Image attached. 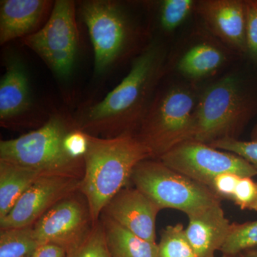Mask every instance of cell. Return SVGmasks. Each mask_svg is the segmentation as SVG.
<instances>
[{
    "mask_svg": "<svg viewBox=\"0 0 257 257\" xmlns=\"http://www.w3.org/2000/svg\"><path fill=\"white\" fill-rule=\"evenodd\" d=\"M166 52L157 42L150 44L135 58L130 72L99 102L84 111L78 128L106 138L134 133L140 126L165 70Z\"/></svg>",
    "mask_w": 257,
    "mask_h": 257,
    "instance_id": "cell-1",
    "label": "cell"
},
{
    "mask_svg": "<svg viewBox=\"0 0 257 257\" xmlns=\"http://www.w3.org/2000/svg\"><path fill=\"white\" fill-rule=\"evenodd\" d=\"M88 138L79 191L94 224L108 203L131 181L135 167L142 161L152 159V155L134 133L109 138L88 134Z\"/></svg>",
    "mask_w": 257,
    "mask_h": 257,
    "instance_id": "cell-2",
    "label": "cell"
},
{
    "mask_svg": "<svg viewBox=\"0 0 257 257\" xmlns=\"http://www.w3.org/2000/svg\"><path fill=\"white\" fill-rule=\"evenodd\" d=\"M198 98L192 86L177 84L154 97L137 137L152 159H160L179 144L192 140Z\"/></svg>",
    "mask_w": 257,
    "mask_h": 257,
    "instance_id": "cell-3",
    "label": "cell"
},
{
    "mask_svg": "<svg viewBox=\"0 0 257 257\" xmlns=\"http://www.w3.org/2000/svg\"><path fill=\"white\" fill-rule=\"evenodd\" d=\"M74 126L60 115H53L41 127L18 138L0 143V160L40 171L45 175L78 177L84 160H76L64 147Z\"/></svg>",
    "mask_w": 257,
    "mask_h": 257,
    "instance_id": "cell-4",
    "label": "cell"
},
{
    "mask_svg": "<svg viewBox=\"0 0 257 257\" xmlns=\"http://www.w3.org/2000/svg\"><path fill=\"white\" fill-rule=\"evenodd\" d=\"M253 109V101L241 80L232 74L225 76L199 96L192 140L210 145L223 139H237Z\"/></svg>",
    "mask_w": 257,
    "mask_h": 257,
    "instance_id": "cell-5",
    "label": "cell"
},
{
    "mask_svg": "<svg viewBox=\"0 0 257 257\" xmlns=\"http://www.w3.org/2000/svg\"><path fill=\"white\" fill-rule=\"evenodd\" d=\"M131 181L162 210L176 209L189 216L221 204V199L209 187L156 159L140 162L133 171Z\"/></svg>",
    "mask_w": 257,
    "mask_h": 257,
    "instance_id": "cell-6",
    "label": "cell"
},
{
    "mask_svg": "<svg viewBox=\"0 0 257 257\" xmlns=\"http://www.w3.org/2000/svg\"><path fill=\"white\" fill-rule=\"evenodd\" d=\"M79 13L92 42L94 71L100 75L128 52L135 40V30L124 10L114 2H84Z\"/></svg>",
    "mask_w": 257,
    "mask_h": 257,
    "instance_id": "cell-7",
    "label": "cell"
},
{
    "mask_svg": "<svg viewBox=\"0 0 257 257\" xmlns=\"http://www.w3.org/2000/svg\"><path fill=\"white\" fill-rule=\"evenodd\" d=\"M23 42L57 77L69 78L75 66L79 45L74 2L56 1L43 28L24 37Z\"/></svg>",
    "mask_w": 257,
    "mask_h": 257,
    "instance_id": "cell-8",
    "label": "cell"
},
{
    "mask_svg": "<svg viewBox=\"0 0 257 257\" xmlns=\"http://www.w3.org/2000/svg\"><path fill=\"white\" fill-rule=\"evenodd\" d=\"M158 160L209 189L213 179L221 174L257 176L256 169L239 155L193 140L179 144Z\"/></svg>",
    "mask_w": 257,
    "mask_h": 257,
    "instance_id": "cell-9",
    "label": "cell"
},
{
    "mask_svg": "<svg viewBox=\"0 0 257 257\" xmlns=\"http://www.w3.org/2000/svg\"><path fill=\"white\" fill-rule=\"evenodd\" d=\"M87 202L75 193L57 203L33 225L40 245L52 243L69 252L87 236L92 226Z\"/></svg>",
    "mask_w": 257,
    "mask_h": 257,
    "instance_id": "cell-10",
    "label": "cell"
},
{
    "mask_svg": "<svg viewBox=\"0 0 257 257\" xmlns=\"http://www.w3.org/2000/svg\"><path fill=\"white\" fill-rule=\"evenodd\" d=\"M81 181L71 176H42L24 193L9 214L0 219V229L33 226L57 203L79 190Z\"/></svg>",
    "mask_w": 257,
    "mask_h": 257,
    "instance_id": "cell-11",
    "label": "cell"
},
{
    "mask_svg": "<svg viewBox=\"0 0 257 257\" xmlns=\"http://www.w3.org/2000/svg\"><path fill=\"white\" fill-rule=\"evenodd\" d=\"M161 210L138 188L126 187L111 199L101 214L137 236L156 242L157 216Z\"/></svg>",
    "mask_w": 257,
    "mask_h": 257,
    "instance_id": "cell-12",
    "label": "cell"
},
{
    "mask_svg": "<svg viewBox=\"0 0 257 257\" xmlns=\"http://www.w3.org/2000/svg\"><path fill=\"white\" fill-rule=\"evenodd\" d=\"M195 10L211 32L231 50L247 52L246 4L240 0H202Z\"/></svg>",
    "mask_w": 257,
    "mask_h": 257,
    "instance_id": "cell-13",
    "label": "cell"
},
{
    "mask_svg": "<svg viewBox=\"0 0 257 257\" xmlns=\"http://www.w3.org/2000/svg\"><path fill=\"white\" fill-rule=\"evenodd\" d=\"M186 235L198 257H215L227 239L229 221L221 204L188 216Z\"/></svg>",
    "mask_w": 257,
    "mask_h": 257,
    "instance_id": "cell-14",
    "label": "cell"
},
{
    "mask_svg": "<svg viewBox=\"0 0 257 257\" xmlns=\"http://www.w3.org/2000/svg\"><path fill=\"white\" fill-rule=\"evenodd\" d=\"M52 3L46 0H2L0 43L24 38L34 33Z\"/></svg>",
    "mask_w": 257,
    "mask_h": 257,
    "instance_id": "cell-15",
    "label": "cell"
},
{
    "mask_svg": "<svg viewBox=\"0 0 257 257\" xmlns=\"http://www.w3.org/2000/svg\"><path fill=\"white\" fill-rule=\"evenodd\" d=\"M32 100L28 74L17 58L8 60L0 82V120L9 124L32 110Z\"/></svg>",
    "mask_w": 257,
    "mask_h": 257,
    "instance_id": "cell-16",
    "label": "cell"
},
{
    "mask_svg": "<svg viewBox=\"0 0 257 257\" xmlns=\"http://www.w3.org/2000/svg\"><path fill=\"white\" fill-rule=\"evenodd\" d=\"M226 53L211 42L193 45L180 57L177 63L179 73L190 80H199L216 73L226 62Z\"/></svg>",
    "mask_w": 257,
    "mask_h": 257,
    "instance_id": "cell-17",
    "label": "cell"
},
{
    "mask_svg": "<svg viewBox=\"0 0 257 257\" xmlns=\"http://www.w3.org/2000/svg\"><path fill=\"white\" fill-rule=\"evenodd\" d=\"M106 245L112 257H158V243L133 234L116 221L101 214Z\"/></svg>",
    "mask_w": 257,
    "mask_h": 257,
    "instance_id": "cell-18",
    "label": "cell"
},
{
    "mask_svg": "<svg viewBox=\"0 0 257 257\" xmlns=\"http://www.w3.org/2000/svg\"><path fill=\"white\" fill-rule=\"evenodd\" d=\"M40 171L0 160V219L9 214L24 193L41 177Z\"/></svg>",
    "mask_w": 257,
    "mask_h": 257,
    "instance_id": "cell-19",
    "label": "cell"
},
{
    "mask_svg": "<svg viewBox=\"0 0 257 257\" xmlns=\"http://www.w3.org/2000/svg\"><path fill=\"white\" fill-rule=\"evenodd\" d=\"M40 246L33 226L0 231V257H31Z\"/></svg>",
    "mask_w": 257,
    "mask_h": 257,
    "instance_id": "cell-20",
    "label": "cell"
},
{
    "mask_svg": "<svg viewBox=\"0 0 257 257\" xmlns=\"http://www.w3.org/2000/svg\"><path fill=\"white\" fill-rule=\"evenodd\" d=\"M158 249V257H198L182 224L169 225L162 230Z\"/></svg>",
    "mask_w": 257,
    "mask_h": 257,
    "instance_id": "cell-21",
    "label": "cell"
},
{
    "mask_svg": "<svg viewBox=\"0 0 257 257\" xmlns=\"http://www.w3.org/2000/svg\"><path fill=\"white\" fill-rule=\"evenodd\" d=\"M257 247V220L232 223L227 239L221 247L223 254L236 256L243 251Z\"/></svg>",
    "mask_w": 257,
    "mask_h": 257,
    "instance_id": "cell-22",
    "label": "cell"
},
{
    "mask_svg": "<svg viewBox=\"0 0 257 257\" xmlns=\"http://www.w3.org/2000/svg\"><path fill=\"white\" fill-rule=\"evenodd\" d=\"M66 257H112L106 245L100 219L93 224L84 239L67 253Z\"/></svg>",
    "mask_w": 257,
    "mask_h": 257,
    "instance_id": "cell-23",
    "label": "cell"
},
{
    "mask_svg": "<svg viewBox=\"0 0 257 257\" xmlns=\"http://www.w3.org/2000/svg\"><path fill=\"white\" fill-rule=\"evenodd\" d=\"M197 2L193 0H165L161 3L160 21L164 31L177 30L187 20Z\"/></svg>",
    "mask_w": 257,
    "mask_h": 257,
    "instance_id": "cell-24",
    "label": "cell"
},
{
    "mask_svg": "<svg viewBox=\"0 0 257 257\" xmlns=\"http://www.w3.org/2000/svg\"><path fill=\"white\" fill-rule=\"evenodd\" d=\"M219 150L239 155L247 161L257 171V141H241L238 139H223L210 144Z\"/></svg>",
    "mask_w": 257,
    "mask_h": 257,
    "instance_id": "cell-25",
    "label": "cell"
},
{
    "mask_svg": "<svg viewBox=\"0 0 257 257\" xmlns=\"http://www.w3.org/2000/svg\"><path fill=\"white\" fill-rule=\"evenodd\" d=\"M231 201L242 210L256 211L257 182L252 177H240Z\"/></svg>",
    "mask_w": 257,
    "mask_h": 257,
    "instance_id": "cell-26",
    "label": "cell"
},
{
    "mask_svg": "<svg viewBox=\"0 0 257 257\" xmlns=\"http://www.w3.org/2000/svg\"><path fill=\"white\" fill-rule=\"evenodd\" d=\"M246 4V37L247 53L257 62V0L245 1Z\"/></svg>",
    "mask_w": 257,
    "mask_h": 257,
    "instance_id": "cell-27",
    "label": "cell"
},
{
    "mask_svg": "<svg viewBox=\"0 0 257 257\" xmlns=\"http://www.w3.org/2000/svg\"><path fill=\"white\" fill-rule=\"evenodd\" d=\"M89 146L88 134L78 127L72 130L66 137L64 147L67 153L76 160H84Z\"/></svg>",
    "mask_w": 257,
    "mask_h": 257,
    "instance_id": "cell-28",
    "label": "cell"
},
{
    "mask_svg": "<svg viewBox=\"0 0 257 257\" xmlns=\"http://www.w3.org/2000/svg\"><path fill=\"white\" fill-rule=\"evenodd\" d=\"M240 177V176L231 172L221 174L213 179L210 189L221 200L228 199L231 201Z\"/></svg>",
    "mask_w": 257,
    "mask_h": 257,
    "instance_id": "cell-29",
    "label": "cell"
},
{
    "mask_svg": "<svg viewBox=\"0 0 257 257\" xmlns=\"http://www.w3.org/2000/svg\"><path fill=\"white\" fill-rule=\"evenodd\" d=\"M65 250L57 245L45 243L40 245L32 257H66Z\"/></svg>",
    "mask_w": 257,
    "mask_h": 257,
    "instance_id": "cell-30",
    "label": "cell"
},
{
    "mask_svg": "<svg viewBox=\"0 0 257 257\" xmlns=\"http://www.w3.org/2000/svg\"><path fill=\"white\" fill-rule=\"evenodd\" d=\"M236 257H257V247L250 248L235 256Z\"/></svg>",
    "mask_w": 257,
    "mask_h": 257,
    "instance_id": "cell-31",
    "label": "cell"
},
{
    "mask_svg": "<svg viewBox=\"0 0 257 257\" xmlns=\"http://www.w3.org/2000/svg\"><path fill=\"white\" fill-rule=\"evenodd\" d=\"M251 140L257 141V124L256 126L253 128L252 133H251Z\"/></svg>",
    "mask_w": 257,
    "mask_h": 257,
    "instance_id": "cell-32",
    "label": "cell"
},
{
    "mask_svg": "<svg viewBox=\"0 0 257 257\" xmlns=\"http://www.w3.org/2000/svg\"><path fill=\"white\" fill-rule=\"evenodd\" d=\"M222 257H236V256H229V255H224V254H223Z\"/></svg>",
    "mask_w": 257,
    "mask_h": 257,
    "instance_id": "cell-33",
    "label": "cell"
},
{
    "mask_svg": "<svg viewBox=\"0 0 257 257\" xmlns=\"http://www.w3.org/2000/svg\"><path fill=\"white\" fill-rule=\"evenodd\" d=\"M31 257H32V256H31Z\"/></svg>",
    "mask_w": 257,
    "mask_h": 257,
    "instance_id": "cell-34",
    "label": "cell"
}]
</instances>
